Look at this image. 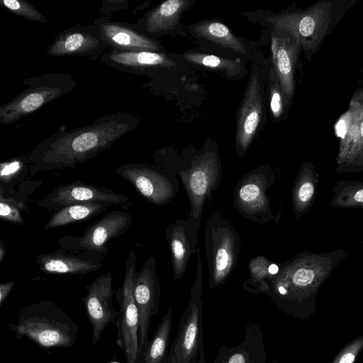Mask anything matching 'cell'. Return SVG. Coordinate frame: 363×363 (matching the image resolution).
<instances>
[{"label":"cell","instance_id":"44dd1931","mask_svg":"<svg viewBox=\"0 0 363 363\" xmlns=\"http://www.w3.org/2000/svg\"><path fill=\"white\" fill-rule=\"evenodd\" d=\"M213 363H267L264 335L259 325H246L244 339L238 345H220Z\"/></svg>","mask_w":363,"mask_h":363},{"label":"cell","instance_id":"7c38bea8","mask_svg":"<svg viewBox=\"0 0 363 363\" xmlns=\"http://www.w3.org/2000/svg\"><path fill=\"white\" fill-rule=\"evenodd\" d=\"M133 295L139 316L138 362L149 342V329L152 318L159 312L161 289L160 279L156 272V258L153 256L145 260L137 272L134 282Z\"/></svg>","mask_w":363,"mask_h":363},{"label":"cell","instance_id":"d6986e66","mask_svg":"<svg viewBox=\"0 0 363 363\" xmlns=\"http://www.w3.org/2000/svg\"><path fill=\"white\" fill-rule=\"evenodd\" d=\"M199 230V228L189 219L179 218L169 223L165 228L175 280L182 277L191 256L196 253Z\"/></svg>","mask_w":363,"mask_h":363},{"label":"cell","instance_id":"8d00e7d4","mask_svg":"<svg viewBox=\"0 0 363 363\" xmlns=\"http://www.w3.org/2000/svg\"><path fill=\"white\" fill-rule=\"evenodd\" d=\"M354 199L358 202H363V189L359 190L355 194Z\"/></svg>","mask_w":363,"mask_h":363},{"label":"cell","instance_id":"9c48e42d","mask_svg":"<svg viewBox=\"0 0 363 363\" xmlns=\"http://www.w3.org/2000/svg\"><path fill=\"white\" fill-rule=\"evenodd\" d=\"M116 172L129 182L147 202L164 206L179 191L177 175L160 167L147 164H128L118 167Z\"/></svg>","mask_w":363,"mask_h":363},{"label":"cell","instance_id":"603a6c76","mask_svg":"<svg viewBox=\"0 0 363 363\" xmlns=\"http://www.w3.org/2000/svg\"><path fill=\"white\" fill-rule=\"evenodd\" d=\"M191 30L199 38L242 55L248 54L247 49L242 40L235 35L223 23L206 20L193 25Z\"/></svg>","mask_w":363,"mask_h":363},{"label":"cell","instance_id":"6da1fadb","mask_svg":"<svg viewBox=\"0 0 363 363\" xmlns=\"http://www.w3.org/2000/svg\"><path fill=\"white\" fill-rule=\"evenodd\" d=\"M138 123V117L133 113L117 111L104 115L87 125L57 132L30 151L28 156L29 174L75 168L108 149L135 128Z\"/></svg>","mask_w":363,"mask_h":363},{"label":"cell","instance_id":"4fadbf2b","mask_svg":"<svg viewBox=\"0 0 363 363\" xmlns=\"http://www.w3.org/2000/svg\"><path fill=\"white\" fill-rule=\"evenodd\" d=\"M113 276L105 272L86 286L87 294L82 300L86 317L92 328L91 347L101 338L103 331L110 323H114L118 315L113 303L115 290L113 289Z\"/></svg>","mask_w":363,"mask_h":363},{"label":"cell","instance_id":"5bb4252c","mask_svg":"<svg viewBox=\"0 0 363 363\" xmlns=\"http://www.w3.org/2000/svg\"><path fill=\"white\" fill-rule=\"evenodd\" d=\"M108 50L99 26L82 24L69 28L56 35L46 51L50 57H84L96 60Z\"/></svg>","mask_w":363,"mask_h":363},{"label":"cell","instance_id":"d590c367","mask_svg":"<svg viewBox=\"0 0 363 363\" xmlns=\"http://www.w3.org/2000/svg\"><path fill=\"white\" fill-rule=\"evenodd\" d=\"M0 263H1L6 256L7 251L2 240L0 241Z\"/></svg>","mask_w":363,"mask_h":363},{"label":"cell","instance_id":"484cf974","mask_svg":"<svg viewBox=\"0 0 363 363\" xmlns=\"http://www.w3.org/2000/svg\"><path fill=\"white\" fill-rule=\"evenodd\" d=\"M182 57L191 65L217 71L229 78L240 76L242 70V65L240 59L223 58L199 52H185L182 55Z\"/></svg>","mask_w":363,"mask_h":363},{"label":"cell","instance_id":"277c9868","mask_svg":"<svg viewBox=\"0 0 363 363\" xmlns=\"http://www.w3.org/2000/svg\"><path fill=\"white\" fill-rule=\"evenodd\" d=\"M196 275L186 308L169 349L166 363H208L204 356L203 331V264L196 251Z\"/></svg>","mask_w":363,"mask_h":363},{"label":"cell","instance_id":"7a4b0ae2","mask_svg":"<svg viewBox=\"0 0 363 363\" xmlns=\"http://www.w3.org/2000/svg\"><path fill=\"white\" fill-rule=\"evenodd\" d=\"M153 157L159 167L181 179L190 204L188 219L200 228L205 201L212 199L223 174L217 150L205 147L179 158L163 153H155Z\"/></svg>","mask_w":363,"mask_h":363},{"label":"cell","instance_id":"1f68e13d","mask_svg":"<svg viewBox=\"0 0 363 363\" xmlns=\"http://www.w3.org/2000/svg\"><path fill=\"white\" fill-rule=\"evenodd\" d=\"M362 348L363 337H360L347 345L333 363H354L356 357Z\"/></svg>","mask_w":363,"mask_h":363},{"label":"cell","instance_id":"30bf717a","mask_svg":"<svg viewBox=\"0 0 363 363\" xmlns=\"http://www.w3.org/2000/svg\"><path fill=\"white\" fill-rule=\"evenodd\" d=\"M132 222L130 213L125 211H112L89 226L79 236L65 235L57 241L61 248L70 251H91L106 257V244L123 235Z\"/></svg>","mask_w":363,"mask_h":363},{"label":"cell","instance_id":"83f0119b","mask_svg":"<svg viewBox=\"0 0 363 363\" xmlns=\"http://www.w3.org/2000/svg\"><path fill=\"white\" fill-rule=\"evenodd\" d=\"M30 164L28 157L19 156L0 165V188L14 190L13 187L29 174Z\"/></svg>","mask_w":363,"mask_h":363},{"label":"cell","instance_id":"5b68a950","mask_svg":"<svg viewBox=\"0 0 363 363\" xmlns=\"http://www.w3.org/2000/svg\"><path fill=\"white\" fill-rule=\"evenodd\" d=\"M27 87L14 99L0 106V123L11 125L33 113L48 103L69 93L76 86L67 72H52L26 78Z\"/></svg>","mask_w":363,"mask_h":363},{"label":"cell","instance_id":"8fae6325","mask_svg":"<svg viewBox=\"0 0 363 363\" xmlns=\"http://www.w3.org/2000/svg\"><path fill=\"white\" fill-rule=\"evenodd\" d=\"M264 103L261 72L254 66L238 111L235 147L238 156L245 155L262 123Z\"/></svg>","mask_w":363,"mask_h":363},{"label":"cell","instance_id":"4316f807","mask_svg":"<svg viewBox=\"0 0 363 363\" xmlns=\"http://www.w3.org/2000/svg\"><path fill=\"white\" fill-rule=\"evenodd\" d=\"M272 262L264 256L252 258L248 264L249 278L243 283V289L252 294H265L268 289V281L274 276L269 267Z\"/></svg>","mask_w":363,"mask_h":363},{"label":"cell","instance_id":"cb8c5ba5","mask_svg":"<svg viewBox=\"0 0 363 363\" xmlns=\"http://www.w3.org/2000/svg\"><path fill=\"white\" fill-rule=\"evenodd\" d=\"M111 203L107 202H89L72 204L55 211L44 226L45 230L89 220L105 211Z\"/></svg>","mask_w":363,"mask_h":363},{"label":"cell","instance_id":"52a82bcc","mask_svg":"<svg viewBox=\"0 0 363 363\" xmlns=\"http://www.w3.org/2000/svg\"><path fill=\"white\" fill-rule=\"evenodd\" d=\"M137 255L134 249L128 254L121 287L115 290L119 304L115 325L116 344L123 352L126 363H138L139 351V316L133 295L137 274Z\"/></svg>","mask_w":363,"mask_h":363},{"label":"cell","instance_id":"f1b7e54d","mask_svg":"<svg viewBox=\"0 0 363 363\" xmlns=\"http://www.w3.org/2000/svg\"><path fill=\"white\" fill-rule=\"evenodd\" d=\"M267 91L272 116L274 120H279L283 114L285 99L279 80L272 66L270 67L268 74Z\"/></svg>","mask_w":363,"mask_h":363},{"label":"cell","instance_id":"d6a6232c","mask_svg":"<svg viewBox=\"0 0 363 363\" xmlns=\"http://www.w3.org/2000/svg\"><path fill=\"white\" fill-rule=\"evenodd\" d=\"M313 186L311 182H304L298 190V198L302 202L308 201L313 196Z\"/></svg>","mask_w":363,"mask_h":363},{"label":"cell","instance_id":"e575fe53","mask_svg":"<svg viewBox=\"0 0 363 363\" xmlns=\"http://www.w3.org/2000/svg\"><path fill=\"white\" fill-rule=\"evenodd\" d=\"M337 133L340 137H344L346 133V126L345 121L341 120L336 125Z\"/></svg>","mask_w":363,"mask_h":363},{"label":"cell","instance_id":"3957f363","mask_svg":"<svg viewBox=\"0 0 363 363\" xmlns=\"http://www.w3.org/2000/svg\"><path fill=\"white\" fill-rule=\"evenodd\" d=\"M8 326L18 339L26 337L44 350L72 347L79 330L68 314L51 301L26 306L17 321Z\"/></svg>","mask_w":363,"mask_h":363},{"label":"cell","instance_id":"4dcf8cb0","mask_svg":"<svg viewBox=\"0 0 363 363\" xmlns=\"http://www.w3.org/2000/svg\"><path fill=\"white\" fill-rule=\"evenodd\" d=\"M21 211L29 212L25 202L0 196V218L1 220L23 225Z\"/></svg>","mask_w":363,"mask_h":363},{"label":"cell","instance_id":"74e56055","mask_svg":"<svg viewBox=\"0 0 363 363\" xmlns=\"http://www.w3.org/2000/svg\"><path fill=\"white\" fill-rule=\"evenodd\" d=\"M361 135H362V137L363 138V121L362 123V125H361Z\"/></svg>","mask_w":363,"mask_h":363},{"label":"cell","instance_id":"7402d4cb","mask_svg":"<svg viewBox=\"0 0 363 363\" xmlns=\"http://www.w3.org/2000/svg\"><path fill=\"white\" fill-rule=\"evenodd\" d=\"M194 4L189 0H167L147 12L134 25L149 36L164 34L179 23L182 13Z\"/></svg>","mask_w":363,"mask_h":363},{"label":"cell","instance_id":"d4e9b609","mask_svg":"<svg viewBox=\"0 0 363 363\" xmlns=\"http://www.w3.org/2000/svg\"><path fill=\"white\" fill-rule=\"evenodd\" d=\"M172 308L163 315L152 339L149 340L140 363H166L170 346Z\"/></svg>","mask_w":363,"mask_h":363},{"label":"cell","instance_id":"e0dca14e","mask_svg":"<svg viewBox=\"0 0 363 363\" xmlns=\"http://www.w3.org/2000/svg\"><path fill=\"white\" fill-rule=\"evenodd\" d=\"M99 28L101 37L109 50L163 52L162 46L133 24L115 21L100 16L94 21Z\"/></svg>","mask_w":363,"mask_h":363},{"label":"cell","instance_id":"8992f818","mask_svg":"<svg viewBox=\"0 0 363 363\" xmlns=\"http://www.w3.org/2000/svg\"><path fill=\"white\" fill-rule=\"evenodd\" d=\"M205 251L208 267V287L224 284L237 265L241 248L233 223L216 211L205 225Z\"/></svg>","mask_w":363,"mask_h":363},{"label":"cell","instance_id":"ffe728a7","mask_svg":"<svg viewBox=\"0 0 363 363\" xmlns=\"http://www.w3.org/2000/svg\"><path fill=\"white\" fill-rule=\"evenodd\" d=\"M271 32V58L272 67L279 80L285 101L293 92V63L296 55V34L291 30L273 26Z\"/></svg>","mask_w":363,"mask_h":363},{"label":"cell","instance_id":"836d02e7","mask_svg":"<svg viewBox=\"0 0 363 363\" xmlns=\"http://www.w3.org/2000/svg\"><path fill=\"white\" fill-rule=\"evenodd\" d=\"M15 284L16 281L13 280L0 284V307L3 306L4 301L10 294Z\"/></svg>","mask_w":363,"mask_h":363},{"label":"cell","instance_id":"9a60e30c","mask_svg":"<svg viewBox=\"0 0 363 363\" xmlns=\"http://www.w3.org/2000/svg\"><path fill=\"white\" fill-rule=\"evenodd\" d=\"M130 197L106 188L85 184L81 181L60 184L39 201V206L50 211L77 203L107 202L112 205L125 203Z\"/></svg>","mask_w":363,"mask_h":363},{"label":"cell","instance_id":"ac0fdd59","mask_svg":"<svg viewBox=\"0 0 363 363\" xmlns=\"http://www.w3.org/2000/svg\"><path fill=\"white\" fill-rule=\"evenodd\" d=\"M100 60L113 69L128 74H147L155 69L176 68V62L164 52L108 50Z\"/></svg>","mask_w":363,"mask_h":363},{"label":"cell","instance_id":"f546056e","mask_svg":"<svg viewBox=\"0 0 363 363\" xmlns=\"http://www.w3.org/2000/svg\"><path fill=\"white\" fill-rule=\"evenodd\" d=\"M1 4L13 13L28 21L47 23L48 19L36 7L26 0H1Z\"/></svg>","mask_w":363,"mask_h":363},{"label":"cell","instance_id":"ba28073f","mask_svg":"<svg viewBox=\"0 0 363 363\" xmlns=\"http://www.w3.org/2000/svg\"><path fill=\"white\" fill-rule=\"evenodd\" d=\"M274 180V172L269 164L255 167L240 179L234 189L233 202L245 219L260 225L276 219L267 194Z\"/></svg>","mask_w":363,"mask_h":363},{"label":"cell","instance_id":"2e32d148","mask_svg":"<svg viewBox=\"0 0 363 363\" xmlns=\"http://www.w3.org/2000/svg\"><path fill=\"white\" fill-rule=\"evenodd\" d=\"M104 257L91 251H70L62 248L38 255L35 262L44 272L83 275L99 271Z\"/></svg>","mask_w":363,"mask_h":363}]
</instances>
